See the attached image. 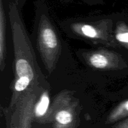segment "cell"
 <instances>
[{
    "label": "cell",
    "mask_w": 128,
    "mask_h": 128,
    "mask_svg": "<svg viewBox=\"0 0 128 128\" xmlns=\"http://www.w3.org/2000/svg\"><path fill=\"white\" fill-rule=\"evenodd\" d=\"M26 0H8V2H12L16 4L19 8L21 9L23 7Z\"/></svg>",
    "instance_id": "cell-12"
},
{
    "label": "cell",
    "mask_w": 128,
    "mask_h": 128,
    "mask_svg": "<svg viewBox=\"0 0 128 128\" xmlns=\"http://www.w3.org/2000/svg\"><path fill=\"white\" fill-rule=\"evenodd\" d=\"M44 89L46 88L41 86H34L21 96L12 108H15V110L10 120V128H31V122L34 120V106Z\"/></svg>",
    "instance_id": "cell-5"
},
{
    "label": "cell",
    "mask_w": 128,
    "mask_h": 128,
    "mask_svg": "<svg viewBox=\"0 0 128 128\" xmlns=\"http://www.w3.org/2000/svg\"><path fill=\"white\" fill-rule=\"evenodd\" d=\"M49 122L52 128H75L78 122V113L75 102L70 95L62 93L54 99L49 115Z\"/></svg>",
    "instance_id": "cell-4"
},
{
    "label": "cell",
    "mask_w": 128,
    "mask_h": 128,
    "mask_svg": "<svg viewBox=\"0 0 128 128\" xmlns=\"http://www.w3.org/2000/svg\"><path fill=\"white\" fill-rule=\"evenodd\" d=\"M86 61L91 68L99 70L120 68L126 64L119 54L106 50L88 52L86 55Z\"/></svg>",
    "instance_id": "cell-6"
},
{
    "label": "cell",
    "mask_w": 128,
    "mask_h": 128,
    "mask_svg": "<svg viewBox=\"0 0 128 128\" xmlns=\"http://www.w3.org/2000/svg\"><path fill=\"white\" fill-rule=\"evenodd\" d=\"M112 128H128V118L120 122H116Z\"/></svg>",
    "instance_id": "cell-11"
},
{
    "label": "cell",
    "mask_w": 128,
    "mask_h": 128,
    "mask_svg": "<svg viewBox=\"0 0 128 128\" xmlns=\"http://www.w3.org/2000/svg\"><path fill=\"white\" fill-rule=\"evenodd\" d=\"M69 26L72 33L82 38L112 47L118 46L112 33V19L106 18L97 20L72 21Z\"/></svg>",
    "instance_id": "cell-3"
},
{
    "label": "cell",
    "mask_w": 128,
    "mask_h": 128,
    "mask_svg": "<svg viewBox=\"0 0 128 128\" xmlns=\"http://www.w3.org/2000/svg\"><path fill=\"white\" fill-rule=\"evenodd\" d=\"M34 36L36 47L49 74L56 68L61 53V43L45 0L34 2Z\"/></svg>",
    "instance_id": "cell-2"
},
{
    "label": "cell",
    "mask_w": 128,
    "mask_h": 128,
    "mask_svg": "<svg viewBox=\"0 0 128 128\" xmlns=\"http://www.w3.org/2000/svg\"><path fill=\"white\" fill-rule=\"evenodd\" d=\"M8 13V0H0V70L3 71L6 66V24Z\"/></svg>",
    "instance_id": "cell-7"
},
{
    "label": "cell",
    "mask_w": 128,
    "mask_h": 128,
    "mask_svg": "<svg viewBox=\"0 0 128 128\" xmlns=\"http://www.w3.org/2000/svg\"><path fill=\"white\" fill-rule=\"evenodd\" d=\"M114 36L118 44L128 50V25L124 21H118Z\"/></svg>",
    "instance_id": "cell-10"
},
{
    "label": "cell",
    "mask_w": 128,
    "mask_h": 128,
    "mask_svg": "<svg viewBox=\"0 0 128 128\" xmlns=\"http://www.w3.org/2000/svg\"><path fill=\"white\" fill-rule=\"evenodd\" d=\"M50 90L44 89L38 98L34 106V120L40 122H49V115L51 110Z\"/></svg>",
    "instance_id": "cell-8"
},
{
    "label": "cell",
    "mask_w": 128,
    "mask_h": 128,
    "mask_svg": "<svg viewBox=\"0 0 128 128\" xmlns=\"http://www.w3.org/2000/svg\"><path fill=\"white\" fill-rule=\"evenodd\" d=\"M8 13L12 34L14 49V80L31 87L41 86L50 90V86L40 70L34 51L28 37L21 16V9L8 1Z\"/></svg>",
    "instance_id": "cell-1"
},
{
    "label": "cell",
    "mask_w": 128,
    "mask_h": 128,
    "mask_svg": "<svg viewBox=\"0 0 128 128\" xmlns=\"http://www.w3.org/2000/svg\"><path fill=\"white\" fill-rule=\"evenodd\" d=\"M62 1H69L70 0H62ZM83 1L87 3L90 4H94L96 3H101V2H103L104 0H83Z\"/></svg>",
    "instance_id": "cell-13"
},
{
    "label": "cell",
    "mask_w": 128,
    "mask_h": 128,
    "mask_svg": "<svg viewBox=\"0 0 128 128\" xmlns=\"http://www.w3.org/2000/svg\"><path fill=\"white\" fill-rule=\"evenodd\" d=\"M128 118V100L122 101L111 111L106 120L107 124H113Z\"/></svg>",
    "instance_id": "cell-9"
}]
</instances>
